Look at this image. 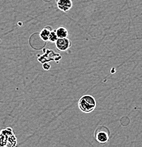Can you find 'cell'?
<instances>
[{"label":"cell","mask_w":142,"mask_h":147,"mask_svg":"<svg viewBox=\"0 0 142 147\" xmlns=\"http://www.w3.org/2000/svg\"><path fill=\"white\" fill-rule=\"evenodd\" d=\"M96 100L91 95L85 94L82 96L78 101L79 110L83 113H91L96 109Z\"/></svg>","instance_id":"6da1fadb"},{"label":"cell","mask_w":142,"mask_h":147,"mask_svg":"<svg viewBox=\"0 0 142 147\" xmlns=\"http://www.w3.org/2000/svg\"><path fill=\"white\" fill-rule=\"evenodd\" d=\"M71 45V42L68 38H58L55 42L56 48L59 51L65 52L70 48Z\"/></svg>","instance_id":"7a4b0ae2"},{"label":"cell","mask_w":142,"mask_h":147,"mask_svg":"<svg viewBox=\"0 0 142 147\" xmlns=\"http://www.w3.org/2000/svg\"><path fill=\"white\" fill-rule=\"evenodd\" d=\"M56 5L59 10L67 13L72 8L73 2L72 0H57Z\"/></svg>","instance_id":"3957f363"},{"label":"cell","mask_w":142,"mask_h":147,"mask_svg":"<svg viewBox=\"0 0 142 147\" xmlns=\"http://www.w3.org/2000/svg\"><path fill=\"white\" fill-rule=\"evenodd\" d=\"M95 137L97 142L100 144H105L109 140V131L106 130L97 129L95 134Z\"/></svg>","instance_id":"277c9868"},{"label":"cell","mask_w":142,"mask_h":147,"mask_svg":"<svg viewBox=\"0 0 142 147\" xmlns=\"http://www.w3.org/2000/svg\"><path fill=\"white\" fill-rule=\"evenodd\" d=\"M56 33H57L58 38H68L69 33L68 30L65 27L63 26H59L55 30Z\"/></svg>","instance_id":"5b68a950"},{"label":"cell","mask_w":142,"mask_h":147,"mask_svg":"<svg viewBox=\"0 0 142 147\" xmlns=\"http://www.w3.org/2000/svg\"><path fill=\"white\" fill-rule=\"evenodd\" d=\"M51 33V30L47 28H44L40 32V37L41 39L43 41L46 42L49 41V38H50V35Z\"/></svg>","instance_id":"8992f818"},{"label":"cell","mask_w":142,"mask_h":147,"mask_svg":"<svg viewBox=\"0 0 142 147\" xmlns=\"http://www.w3.org/2000/svg\"><path fill=\"white\" fill-rule=\"evenodd\" d=\"M57 39L58 37L55 30H52L51 33L50 35V38H49V41L51 42H55L57 40Z\"/></svg>","instance_id":"52a82bcc"},{"label":"cell","mask_w":142,"mask_h":147,"mask_svg":"<svg viewBox=\"0 0 142 147\" xmlns=\"http://www.w3.org/2000/svg\"><path fill=\"white\" fill-rule=\"evenodd\" d=\"M42 67H43L44 70L48 71V70H50V69L51 68V65H50V64L48 63V62H44L43 64H42Z\"/></svg>","instance_id":"ba28073f"}]
</instances>
